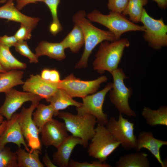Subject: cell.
I'll use <instances>...</instances> for the list:
<instances>
[{
  "instance_id": "cell-28",
  "label": "cell",
  "mask_w": 167,
  "mask_h": 167,
  "mask_svg": "<svg viewBox=\"0 0 167 167\" xmlns=\"http://www.w3.org/2000/svg\"><path fill=\"white\" fill-rule=\"evenodd\" d=\"M148 3V0H129L122 14L125 16H129V19L134 23L140 22L143 7Z\"/></svg>"
},
{
  "instance_id": "cell-1",
  "label": "cell",
  "mask_w": 167,
  "mask_h": 167,
  "mask_svg": "<svg viewBox=\"0 0 167 167\" xmlns=\"http://www.w3.org/2000/svg\"><path fill=\"white\" fill-rule=\"evenodd\" d=\"M72 19L74 24L81 28L84 36V50L75 67V69H79L88 66L89 57L93 50L99 44L105 41L111 42L117 40L109 30H103L94 26L87 18L84 11H79L75 14Z\"/></svg>"
},
{
  "instance_id": "cell-19",
  "label": "cell",
  "mask_w": 167,
  "mask_h": 167,
  "mask_svg": "<svg viewBox=\"0 0 167 167\" xmlns=\"http://www.w3.org/2000/svg\"><path fill=\"white\" fill-rule=\"evenodd\" d=\"M46 101L49 103L53 107L54 112V117L58 116L59 110L65 109L70 106L78 108L82 104L73 100L65 90L59 88Z\"/></svg>"
},
{
  "instance_id": "cell-17",
  "label": "cell",
  "mask_w": 167,
  "mask_h": 167,
  "mask_svg": "<svg viewBox=\"0 0 167 167\" xmlns=\"http://www.w3.org/2000/svg\"><path fill=\"white\" fill-rule=\"evenodd\" d=\"M0 19L19 22L33 29L39 21L38 18L32 17L23 14L14 5L13 1L8 0L0 7Z\"/></svg>"
},
{
  "instance_id": "cell-12",
  "label": "cell",
  "mask_w": 167,
  "mask_h": 167,
  "mask_svg": "<svg viewBox=\"0 0 167 167\" xmlns=\"http://www.w3.org/2000/svg\"><path fill=\"white\" fill-rule=\"evenodd\" d=\"M5 93V99L0 107V114L8 121L18 109L25 102L39 101L41 99L32 93L21 92L13 88Z\"/></svg>"
},
{
  "instance_id": "cell-41",
  "label": "cell",
  "mask_w": 167,
  "mask_h": 167,
  "mask_svg": "<svg viewBox=\"0 0 167 167\" xmlns=\"http://www.w3.org/2000/svg\"><path fill=\"white\" fill-rule=\"evenodd\" d=\"M7 122V120H5L0 125V136L3 133L6 128Z\"/></svg>"
},
{
  "instance_id": "cell-37",
  "label": "cell",
  "mask_w": 167,
  "mask_h": 167,
  "mask_svg": "<svg viewBox=\"0 0 167 167\" xmlns=\"http://www.w3.org/2000/svg\"><path fill=\"white\" fill-rule=\"evenodd\" d=\"M61 80L58 71L56 69H51L49 81L54 83H58Z\"/></svg>"
},
{
  "instance_id": "cell-45",
  "label": "cell",
  "mask_w": 167,
  "mask_h": 167,
  "mask_svg": "<svg viewBox=\"0 0 167 167\" xmlns=\"http://www.w3.org/2000/svg\"><path fill=\"white\" fill-rule=\"evenodd\" d=\"M13 0V1H14V0H15V1H16L17 0Z\"/></svg>"
},
{
  "instance_id": "cell-16",
  "label": "cell",
  "mask_w": 167,
  "mask_h": 167,
  "mask_svg": "<svg viewBox=\"0 0 167 167\" xmlns=\"http://www.w3.org/2000/svg\"><path fill=\"white\" fill-rule=\"evenodd\" d=\"M167 145V141L155 138L152 132L144 131L141 132L137 138L136 150L138 151L143 148L147 149L156 158L162 167H165L167 165L161 160L160 149L163 146Z\"/></svg>"
},
{
  "instance_id": "cell-31",
  "label": "cell",
  "mask_w": 167,
  "mask_h": 167,
  "mask_svg": "<svg viewBox=\"0 0 167 167\" xmlns=\"http://www.w3.org/2000/svg\"><path fill=\"white\" fill-rule=\"evenodd\" d=\"M14 46L16 52L29 59L30 63H36L38 62V57L31 51L27 42L18 41Z\"/></svg>"
},
{
  "instance_id": "cell-39",
  "label": "cell",
  "mask_w": 167,
  "mask_h": 167,
  "mask_svg": "<svg viewBox=\"0 0 167 167\" xmlns=\"http://www.w3.org/2000/svg\"><path fill=\"white\" fill-rule=\"evenodd\" d=\"M50 70L48 68L43 69L41 71V76L43 79L49 81L50 73Z\"/></svg>"
},
{
  "instance_id": "cell-25",
  "label": "cell",
  "mask_w": 167,
  "mask_h": 167,
  "mask_svg": "<svg viewBox=\"0 0 167 167\" xmlns=\"http://www.w3.org/2000/svg\"><path fill=\"white\" fill-rule=\"evenodd\" d=\"M148 154L136 152L122 156L117 162V167H149L150 162Z\"/></svg>"
},
{
  "instance_id": "cell-30",
  "label": "cell",
  "mask_w": 167,
  "mask_h": 167,
  "mask_svg": "<svg viewBox=\"0 0 167 167\" xmlns=\"http://www.w3.org/2000/svg\"><path fill=\"white\" fill-rule=\"evenodd\" d=\"M0 167H18L16 154L9 147H5L0 151Z\"/></svg>"
},
{
  "instance_id": "cell-21",
  "label": "cell",
  "mask_w": 167,
  "mask_h": 167,
  "mask_svg": "<svg viewBox=\"0 0 167 167\" xmlns=\"http://www.w3.org/2000/svg\"><path fill=\"white\" fill-rule=\"evenodd\" d=\"M24 74V72L20 70L0 73V93H5L14 87L23 84Z\"/></svg>"
},
{
  "instance_id": "cell-3",
  "label": "cell",
  "mask_w": 167,
  "mask_h": 167,
  "mask_svg": "<svg viewBox=\"0 0 167 167\" xmlns=\"http://www.w3.org/2000/svg\"><path fill=\"white\" fill-rule=\"evenodd\" d=\"M62 119L68 131L72 135L80 138L84 148L88 146V142L95 132L96 118L89 113H78L76 115L65 112H59L57 116Z\"/></svg>"
},
{
  "instance_id": "cell-26",
  "label": "cell",
  "mask_w": 167,
  "mask_h": 167,
  "mask_svg": "<svg viewBox=\"0 0 167 167\" xmlns=\"http://www.w3.org/2000/svg\"><path fill=\"white\" fill-rule=\"evenodd\" d=\"M0 64L6 71L24 69L26 64L17 59L12 54L10 47L0 43Z\"/></svg>"
},
{
  "instance_id": "cell-22",
  "label": "cell",
  "mask_w": 167,
  "mask_h": 167,
  "mask_svg": "<svg viewBox=\"0 0 167 167\" xmlns=\"http://www.w3.org/2000/svg\"><path fill=\"white\" fill-rule=\"evenodd\" d=\"M146 122L151 126L158 125L167 126V106H160L156 110L144 107L142 113Z\"/></svg>"
},
{
  "instance_id": "cell-11",
  "label": "cell",
  "mask_w": 167,
  "mask_h": 167,
  "mask_svg": "<svg viewBox=\"0 0 167 167\" xmlns=\"http://www.w3.org/2000/svg\"><path fill=\"white\" fill-rule=\"evenodd\" d=\"M39 101L32 102L30 107H23L19 113V122L24 137L31 150L30 152L37 149L41 151V145L38 128L34 123L32 117V113Z\"/></svg>"
},
{
  "instance_id": "cell-34",
  "label": "cell",
  "mask_w": 167,
  "mask_h": 167,
  "mask_svg": "<svg viewBox=\"0 0 167 167\" xmlns=\"http://www.w3.org/2000/svg\"><path fill=\"white\" fill-rule=\"evenodd\" d=\"M31 28L21 24L20 26L14 35L18 41H24L30 39L32 36Z\"/></svg>"
},
{
  "instance_id": "cell-13",
  "label": "cell",
  "mask_w": 167,
  "mask_h": 167,
  "mask_svg": "<svg viewBox=\"0 0 167 167\" xmlns=\"http://www.w3.org/2000/svg\"><path fill=\"white\" fill-rule=\"evenodd\" d=\"M67 131L64 122L53 118L41 130V142L45 146L57 148L69 136Z\"/></svg>"
},
{
  "instance_id": "cell-9",
  "label": "cell",
  "mask_w": 167,
  "mask_h": 167,
  "mask_svg": "<svg viewBox=\"0 0 167 167\" xmlns=\"http://www.w3.org/2000/svg\"><path fill=\"white\" fill-rule=\"evenodd\" d=\"M112 86V83H109L101 90L82 98V105L76 108L77 113L90 114L96 118L98 124L106 125L108 119L107 114L103 112V106L106 95Z\"/></svg>"
},
{
  "instance_id": "cell-32",
  "label": "cell",
  "mask_w": 167,
  "mask_h": 167,
  "mask_svg": "<svg viewBox=\"0 0 167 167\" xmlns=\"http://www.w3.org/2000/svg\"><path fill=\"white\" fill-rule=\"evenodd\" d=\"M69 167H111V165L99 161H92L90 163L87 162H80L73 160L69 161Z\"/></svg>"
},
{
  "instance_id": "cell-10",
  "label": "cell",
  "mask_w": 167,
  "mask_h": 167,
  "mask_svg": "<svg viewBox=\"0 0 167 167\" xmlns=\"http://www.w3.org/2000/svg\"><path fill=\"white\" fill-rule=\"evenodd\" d=\"M134 125L119 113L118 120L113 117L110 118L106 127L123 148L136 150L137 138L134 135Z\"/></svg>"
},
{
  "instance_id": "cell-29",
  "label": "cell",
  "mask_w": 167,
  "mask_h": 167,
  "mask_svg": "<svg viewBox=\"0 0 167 167\" xmlns=\"http://www.w3.org/2000/svg\"><path fill=\"white\" fill-rule=\"evenodd\" d=\"M60 0H43L51 12L52 22L50 25L49 30L52 34L55 36L62 30V26L58 19V8Z\"/></svg>"
},
{
  "instance_id": "cell-20",
  "label": "cell",
  "mask_w": 167,
  "mask_h": 167,
  "mask_svg": "<svg viewBox=\"0 0 167 167\" xmlns=\"http://www.w3.org/2000/svg\"><path fill=\"white\" fill-rule=\"evenodd\" d=\"M65 49L61 42L51 43L42 41L35 49V54L38 57L45 55L51 58L62 60L66 58Z\"/></svg>"
},
{
  "instance_id": "cell-42",
  "label": "cell",
  "mask_w": 167,
  "mask_h": 167,
  "mask_svg": "<svg viewBox=\"0 0 167 167\" xmlns=\"http://www.w3.org/2000/svg\"><path fill=\"white\" fill-rule=\"evenodd\" d=\"M6 71L0 64V73H3Z\"/></svg>"
},
{
  "instance_id": "cell-6",
  "label": "cell",
  "mask_w": 167,
  "mask_h": 167,
  "mask_svg": "<svg viewBox=\"0 0 167 167\" xmlns=\"http://www.w3.org/2000/svg\"><path fill=\"white\" fill-rule=\"evenodd\" d=\"M89 144V156L99 161L105 162L108 157L120 145L104 125L98 124Z\"/></svg>"
},
{
  "instance_id": "cell-23",
  "label": "cell",
  "mask_w": 167,
  "mask_h": 167,
  "mask_svg": "<svg viewBox=\"0 0 167 167\" xmlns=\"http://www.w3.org/2000/svg\"><path fill=\"white\" fill-rule=\"evenodd\" d=\"M18 167H44L40 161L39 155L41 151L36 149L30 152L18 147L16 152Z\"/></svg>"
},
{
  "instance_id": "cell-27",
  "label": "cell",
  "mask_w": 167,
  "mask_h": 167,
  "mask_svg": "<svg viewBox=\"0 0 167 167\" xmlns=\"http://www.w3.org/2000/svg\"><path fill=\"white\" fill-rule=\"evenodd\" d=\"M36 108V110L32 113V119L40 134L43 126L53 118L54 112L50 104L46 105L39 103Z\"/></svg>"
},
{
  "instance_id": "cell-15",
  "label": "cell",
  "mask_w": 167,
  "mask_h": 167,
  "mask_svg": "<svg viewBox=\"0 0 167 167\" xmlns=\"http://www.w3.org/2000/svg\"><path fill=\"white\" fill-rule=\"evenodd\" d=\"M19 113H14L10 119L8 121L5 130L0 136V151L8 143H12L18 147L23 145L26 151L30 150L24 139L19 122Z\"/></svg>"
},
{
  "instance_id": "cell-44",
  "label": "cell",
  "mask_w": 167,
  "mask_h": 167,
  "mask_svg": "<svg viewBox=\"0 0 167 167\" xmlns=\"http://www.w3.org/2000/svg\"><path fill=\"white\" fill-rule=\"evenodd\" d=\"M6 2V0H0V4L1 3H4Z\"/></svg>"
},
{
  "instance_id": "cell-35",
  "label": "cell",
  "mask_w": 167,
  "mask_h": 167,
  "mask_svg": "<svg viewBox=\"0 0 167 167\" xmlns=\"http://www.w3.org/2000/svg\"><path fill=\"white\" fill-rule=\"evenodd\" d=\"M18 41L14 36H9L5 35L0 36V43L9 47L14 46Z\"/></svg>"
},
{
  "instance_id": "cell-18",
  "label": "cell",
  "mask_w": 167,
  "mask_h": 167,
  "mask_svg": "<svg viewBox=\"0 0 167 167\" xmlns=\"http://www.w3.org/2000/svg\"><path fill=\"white\" fill-rule=\"evenodd\" d=\"M83 144L80 138L69 135L53 154L52 162L57 166L69 167L70 157L74 148L78 144L83 145Z\"/></svg>"
},
{
  "instance_id": "cell-33",
  "label": "cell",
  "mask_w": 167,
  "mask_h": 167,
  "mask_svg": "<svg viewBox=\"0 0 167 167\" xmlns=\"http://www.w3.org/2000/svg\"><path fill=\"white\" fill-rule=\"evenodd\" d=\"M129 0H108L107 7L110 11L122 13L126 9Z\"/></svg>"
},
{
  "instance_id": "cell-8",
  "label": "cell",
  "mask_w": 167,
  "mask_h": 167,
  "mask_svg": "<svg viewBox=\"0 0 167 167\" xmlns=\"http://www.w3.org/2000/svg\"><path fill=\"white\" fill-rule=\"evenodd\" d=\"M108 79L106 76H100L94 80L84 81L71 74L58 83V88L65 90L71 97H80L96 92L101 85Z\"/></svg>"
},
{
  "instance_id": "cell-4",
  "label": "cell",
  "mask_w": 167,
  "mask_h": 167,
  "mask_svg": "<svg viewBox=\"0 0 167 167\" xmlns=\"http://www.w3.org/2000/svg\"><path fill=\"white\" fill-rule=\"evenodd\" d=\"M122 13L110 11L108 15L94 10L86 15L91 22L101 24L107 28L115 36L116 40L120 39L124 33L131 31H144L143 26L131 21Z\"/></svg>"
},
{
  "instance_id": "cell-38",
  "label": "cell",
  "mask_w": 167,
  "mask_h": 167,
  "mask_svg": "<svg viewBox=\"0 0 167 167\" xmlns=\"http://www.w3.org/2000/svg\"><path fill=\"white\" fill-rule=\"evenodd\" d=\"M42 161L44 164L48 167H57L51 161L49 158L48 154L46 153L43 156Z\"/></svg>"
},
{
  "instance_id": "cell-14",
  "label": "cell",
  "mask_w": 167,
  "mask_h": 167,
  "mask_svg": "<svg viewBox=\"0 0 167 167\" xmlns=\"http://www.w3.org/2000/svg\"><path fill=\"white\" fill-rule=\"evenodd\" d=\"M58 83L45 80L39 75L32 74L24 82L22 89L24 91L32 93L46 101L58 88Z\"/></svg>"
},
{
  "instance_id": "cell-43",
  "label": "cell",
  "mask_w": 167,
  "mask_h": 167,
  "mask_svg": "<svg viewBox=\"0 0 167 167\" xmlns=\"http://www.w3.org/2000/svg\"><path fill=\"white\" fill-rule=\"evenodd\" d=\"M3 116L0 114V125L3 122Z\"/></svg>"
},
{
  "instance_id": "cell-5",
  "label": "cell",
  "mask_w": 167,
  "mask_h": 167,
  "mask_svg": "<svg viewBox=\"0 0 167 167\" xmlns=\"http://www.w3.org/2000/svg\"><path fill=\"white\" fill-rule=\"evenodd\" d=\"M113 79L112 88L109 90V98L111 102L119 113L129 117H135L136 114L130 108L129 99L132 94L131 88L125 85L124 80L128 79L122 69L118 68L111 73Z\"/></svg>"
},
{
  "instance_id": "cell-40",
  "label": "cell",
  "mask_w": 167,
  "mask_h": 167,
  "mask_svg": "<svg viewBox=\"0 0 167 167\" xmlns=\"http://www.w3.org/2000/svg\"><path fill=\"white\" fill-rule=\"evenodd\" d=\"M155 2L161 9H165L167 6V0H152Z\"/></svg>"
},
{
  "instance_id": "cell-7",
  "label": "cell",
  "mask_w": 167,
  "mask_h": 167,
  "mask_svg": "<svg viewBox=\"0 0 167 167\" xmlns=\"http://www.w3.org/2000/svg\"><path fill=\"white\" fill-rule=\"evenodd\" d=\"M140 22L144 28L143 38L148 45L158 50L167 45V25L163 19L151 17L144 8Z\"/></svg>"
},
{
  "instance_id": "cell-2",
  "label": "cell",
  "mask_w": 167,
  "mask_h": 167,
  "mask_svg": "<svg viewBox=\"0 0 167 167\" xmlns=\"http://www.w3.org/2000/svg\"><path fill=\"white\" fill-rule=\"evenodd\" d=\"M130 45L129 40L125 38L101 42L93 63V69L100 74L105 71L111 73L118 68L124 50Z\"/></svg>"
},
{
  "instance_id": "cell-36",
  "label": "cell",
  "mask_w": 167,
  "mask_h": 167,
  "mask_svg": "<svg viewBox=\"0 0 167 167\" xmlns=\"http://www.w3.org/2000/svg\"><path fill=\"white\" fill-rule=\"evenodd\" d=\"M43 0H17L16 8L19 10L22 9L25 6L31 3L38 2H43Z\"/></svg>"
},
{
  "instance_id": "cell-24",
  "label": "cell",
  "mask_w": 167,
  "mask_h": 167,
  "mask_svg": "<svg viewBox=\"0 0 167 167\" xmlns=\"http://www.w3.org/2000/svg\"><path fill=\"white\" fill-rule=\"evenodd\" d=\"M65 48H69L73 53L79 51L84 44V36L81 28L74 24L71 31L61 41Z\"/></svg>"
}]
</instances>
